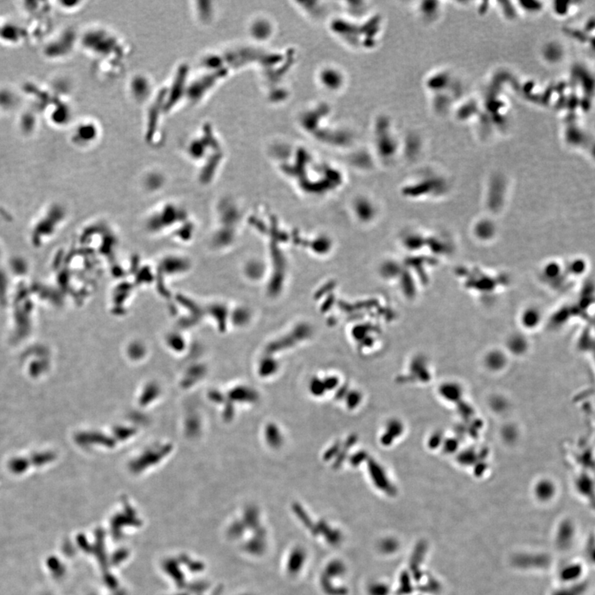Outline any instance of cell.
<instances>
[{
    "mask_svg": "<svg viewBox=\"0 0 595 595\" xmlns=\"http://www.w3.org/2000/svg\"><path fill=\"white\" fill-rule=\"evenodd\" d=\"M485 366L491 371H500L505 365V360L500 355L491 354L486 358Z\"/></svg>",
    "mask_w": 595,
    "mask_h": 595,
    "instance_id": "1",
    "label": "cell"
}]
</instances>
